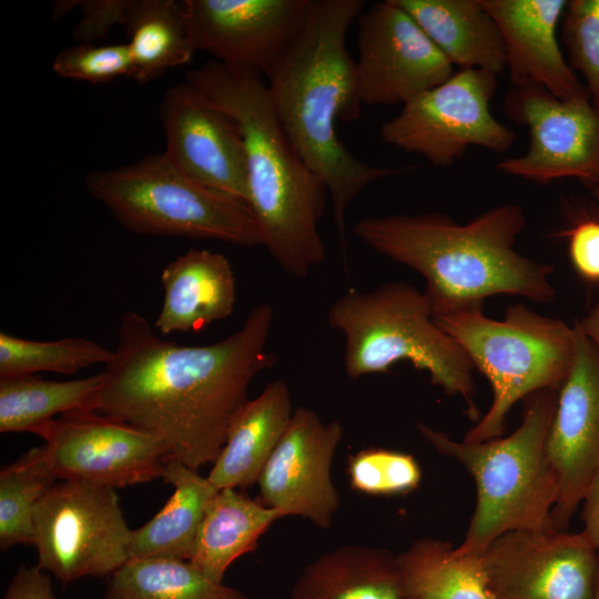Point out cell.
<instances>
[{"mask_svg": "<svg viewBox=\"0 0 599 599\" xmlns=\"http://www.w3.org/2000/svg\"><path fill=\"white\" fill-rule=\"evenodd\" d=\"M273 317L263 303L230 336L185 346L163 339L146 317L126 311L94 412L156 436L170 458L192 469L214 463L248 400L251 382L275 363L266 349Z\"/></svg>", "mask_w": 599, "mask_h": 599, "instance_id": "1", "label": "cell"}, {"mask_svg": "<svg viewBox=\"0 0 599 599\" xmlns=\"http://www.w3.org/2000/svg\"><path fill=\"white\" fill-rule=\"evenodd\" d=\"M364 4L363 0H312L301 31L266 77L285 133L327 190L345 262L349 204L370 183L406 170L357 159L336 132L337 120H357L362 113L346 35Z\"/></svg>", "mask_w": 599, "mask_h": 599, "instance_id": "2", "label": "cell"}, {"mask_svg": "<svg viewBox=\"0 0 599 599\" xmlns=\"http://www.w3.org/2000/svg\"><path fill=\"white\" fill-rule=\"evenodd\" d=\"M525 226L524 210L510 203L465 224L439 212L368 215L353 232L375 252L425 278L434 317L483 307L484 300L496 294L551 302L552 266L515 250Z\"/></svg>", "mask_w": 599, "mask_h": 599, "instance_id": "3", "label": "cell"}, {"mask_svg": "<svg viewBox=\"0 0 599 599\" xmlns=\"http://www.w3.org/2000/svg\"><path fill=\"white\" fill-rule=\"evenodd\" d=\"M185 81L238 128L247 204L263 245L287 274L307 276L326 257L318 223L328 193L285 133L264 75L210 60L189 71Z\"/></svg>", "mask_w": 599, "mask_h": 599, "instance_id": "4", "label": "cell"}, {"mask_svg": "<svg viewBox=\"0 0 599 599\" xmlns=\"http://www.w3.org/2000/svg\"><path fill=\"white\" fill-rule=\"evenodd\" d=\"M558 389H541L524 400L519 426L506 437L457 441L417 424L439 453L460 463L476 486V505L461 544V554L480 555L497 537L520 529H550L558 497V478L547 453V438Z\"/></svg>", "mask_w": 599, "mask_h": 599, "instance_id": "5", "label": "cell"}, {"mask_svg": "<svg viewBox=\"0 0 599 599\" xmlns=\"http://www.w3.org/2000/svg\"><path fill=\"white\" fill-rule=\"evenodd\" d=\"M327 321L344 335L343 363L349 378L387 373L394 364L409 362L447 395L464 397L469 415L477 417L475 368L436 324L424 292L397 281L368 292L349 288L329 307Z\"/></svg>", "mask_w": 599, "mask_h": 599, "instance_id": "6", "label": "cell"}, {"mask_svg": "<svg viewBox=\"0 0 599 599\" xmlns=\"http://www.w3.org/2000/svg\"><path fill=\"white\" fill-rule=\"evenodd\" d=\"M433 318L491 385V405L466 441L500 437L511 407L538 390L559 389L575 361V327L520 303L508 306L502 319L487 317L483 307Z\"/></svg>", "mask_w": 599, "mask_h": 599, "instance_id": "7", "label": "cell"}, {"mask_svg": "<svg viewBox=\"0 0 599 599\" xmlns=\"http://www.w3.org/2000/svg\"><path fill=\"white\" fill-rule=\"evenodd\" d=\"M84 184L133 233L215 240L244 247L263 245L246 202L194 181L164 153L91 171Z\"/></svg>", "mask_w": 599, "mask_h": 599, "instance_id": "8", "label": "cell"}, {"mask_svg": "<svg viewBox=\"0 0 599 599\" xmlns=\"http://www.w3.org/2000/svg\"><path fill=\"white\" fill-rule=\"evenodd\" d=\"M129 528L114 488L58 480L37 504V566L62 582L111 576L130 559Z\"/></svg>", "mask_w": 599, "mask_h": 599, "instance_id": "9", "label": "cell"}, {"mask_svg": "<svg viewBox=\"0 0 599 599\" xmlns=\"http://www.w3.org/2000/svg\"><path fill=\"white\" fill-rule=\"evenodd\" d=\"M496 89V74L460 69L403 105L382 125L380 138L440 167L453 165L470 146L502 153L511 148L516 134L491 113Z\"/></svg>", "mask_w": 599, "mask_h": 599, "instance_id": "10", "label": "cell"}, {"mask_svg": "<svg viewBox=\"0 0 599 599\" xmlns=\"http://www.w3.org/2000/svg\"><path fill=\"white\" fill-rule=\"evenodd\" d=\"M505 113L527 128L528 150L497 164L502 173L539 184L573 177L599 185V108L590 98L561 100L542 87L511 88Z\"/></svg>", "mask_w": 599, "mask_h": 599, "instance_id": "11", "label": "cell"}, {"mask_svg": "<svg viewBox=\"0 0 599 599\" xmlns=\"http://www.w3.org/2000/svg\"><path fill=\"white\" fill-rule=\"evenodd\" d=\"M33 434L58 480L123 488L161 478L170 457L156 436L94 410L61 415Z\"/></svg>", "mask_w": 599, "mask_h": 599, "instance_id": "12", "label": "cell"}, {"mask_svg": "<svg viewBox=\"0 0 599 599\" xmlns=\"http://www.w3.org/2000/svg\"><path fill=\"white\" fill-rule=\"evenodd\" d=\"M480 557L493 599H593L599 552L581 531H509Z\"/></svg>", "mask_w": 599, "mask_h": 599, "instance_id": "13", "label": "cell"}, {"mask_svg": "<svg viewBox=\"0 0 599 599\" xmlns=\"http://www.w3.org/2000/svg\"><path fill=\"white\" fill-rule=\"evenodd\" d=\"M355 77L363 105H405L446 81L454 65L396 2L358 17Z\"/></svg>", "mask_w": 599, "mask_h": 599, "instance_id": "14", "label": "cell"}, {"mask_svg": "<svg viewBox=\"0 0 599 599\" xmlns=\"http://www.w3.org/2000/svg\"><path fill=\"white\" fill-rule=\"evenodd\" d=\"M312 0H183L195 51L265 78L301 31Z\"/></svg>", "mask_w": 599, "mask_h": 599, "instance_id": "15", "label": "cell"}, {"mask_svg": "<svg viewBox=\"0 0 599 599\" xmlns=\"http://www.w3.org/2000/svg\"><path fill=\"white\" fill-rule=\"evenodd\" d=\"M576 329V356L558 389L547 453L558 478L554 527L566 530L599 471V349Z\"/></svg>", "mask_w": 599, "mask_h": 599, "instance_id": "16", "label": "cell"}, {"mask_svg": "<svg viewBox=\"0 0 599 599\" xmlns=\"http://www.w3.org/2000/svg\"><path fill=\"white\" fill-rule=\"evenodd\" d=\"M343 435L337 420L325 423L312 409L296 408L258 477L263 504L282 517L298 516L328 528L339 507L331 468Z\"/></svg>", "mask_w": 599, "mask_h": 599, "instance_id": "17", "label": "cell"}, {"mask_svg": "<svg viewBox=\"0 0 599 599\" xmlns=\"http://www.w3.org/2000/svg\"><path fill=\"white\" fill-rule=\"evenodd\" d=\"M159 116L166 158L194 181L247 203V173L235 122L184 81L170 87Z\"/></svg>", "mask_w": 599, "mask_h": 599, "instance_id": "18", "label": "cell"}, {"mask_svg": "<svg viewBox=\"0 0 599 599\" xmlns=\"http://www.w3.org/2000/svg\"><path fill=\"white\" fill-rule=\"evenodd\" d=\"M502 35L512 88L542 87L561 99L590 98L557 39L566 0H481Z\"/></svg>", "mask_w": 599, "mask_h": 599, "instance_id": "19", "label": "cell"}, {"mask_svg": "<svg viewBox=\"0 0 599 599\" xmlns=\"http://www.w3.org/2000/svg\"><path fill=\"white\" fill-rule=\"evenodd\" d=\"M163 303L153 327L159 334L200 331L232 315L236 280L221 253L190 248L161 272Z\"/></svg>", "mask_w": 599, "mask_h": 599, "instance_id": "20", "label": "cell"}, {"mask_svg": "<svg viewBox=\"0 0 599 599\" xmlns=\"http://www.w3.org/2000/svg\"><path fill=\"white\" fill-rule=\"evenodd\" d=\"M288 386L282 378L248 399L235 417L223 449L207 476L217 488H246L258 477L293 416Z\"/></svg>", "mask_w": 599, "mask_h": 599, "instance_id": "21", "label": "cell"}, {"mask_svg": "<svg viewBox=\"0 0 599 599\" xmlns=\"http://www.w3.org/2000/svg\"><path fill=\"white\" fill-rule=\"evenodd\" d=\"M453 64L496 75L506 68L500 30L481 0H396Z\"/></svg>", "mask_w": 599, "mask_h": 599, "instance_id": "22", "label": "cell"}, {"mask_svg": "<svg viewBox=\"0 0 599 599\" xmlns=\"http://www.w3.org/2000/svg\"><path fill=\"white\" fill-rule=\"evenodd\" d=\"M291 599H410L396 556L361 545L337 547L300 573Z\"/></svg>", "mask_w": 599, "mask_h": 599, "instance_id": "23", "label": "cell"}, {"mask_svg": "<svg viewBox=\"0 0 599 599\" xmlns=\"http://www.w3.org/2000/svg\"><path fill=\"white\" fill-rule=\"evenodd\" d=\"M161 478L174 491L151 520L133 530L130 558L189 561L209 505L220 489L197 470L170 457Z\"/></svg>", "mask_w": 599, "mask_h": 599, "instance_id": "24", "label": "cell"}, {"mask_svg": "<svg viewBox=\"0 0 599 599\" xmlns=\"http://www.w3.org/2000/svg\"><path fill=\"white\" fill-rule=\"evenodd\" d=\"M282 515L235 488L212 499L189 562L207 578L223 582L233 561L254 551L260 537Z\"/></svg>", "mask_w": 599, "mask_h": 599, "instance_id": "25", "label": "cell"}, {"mask_svg": "<svg viewBox=\"0 0 599 599\" xmlns=\"http://www.w3.org/2000/svg\"><path fill=\"white\" fill-rule=\"evenodd\" d=\"M410 599H493L480 555L423 538L396 556Z\"/></svg>", "mask_w": 599, "mask_h": 599, "instance_id": "26", "label": "cell"}, {"mask_svg": "<svg viewBox=\"0 0 599 599\" xmlns=\"http://www.w3.org/2000/svg\"><path fill=\"white\" fill-rule=\"evenodd\" d=\"M132 59L131 79L150 82L167 70L192 61L182 1L132 0L124 24Z\"/></svg>", "mask_w": 599, "mask_h": 599, "instance_id": "27", "label": "cell"}, {"mask_svg": "<svg viewBox=\"0 0 599 599\" xmlns=\"http://www.w3.org/2000/svg\"><path fill=\"white\" fill-rule=\"evenodd\" d=\"M104 382V372L72 380L0 378V433H33L57 415L94 410Z\"/></svg>", "mask_w": 599, "mask_h": 599, "instance_id": "28", "label": "cell"}, {"mask_svg": "<svg viewBox=\"0 0 599 599\" xmlns=\"http://www.w3.org/2000/svg\"><path fill=\"white\" fill-rule=\"evenodd\" d=\"M104 599H248L186 560L130 558L109 578Z\"/></svg>", "mask_w": 599, "mask_h": 599, "instance_id": "29", "label": "cell"}, {"mask_svg": "<svg viewBox=\"0 0 599 599\" xmlns=\"http://www.w3.org/2000/svg\"><path fill=\"white\" fill-rule=\"evenodd\" d=\"M58 481L43 446L34 447L0 471V549L33 544V512Z\"/></svg>", "mask_w": 599, "mask_h": 599, "instance_id": "30", "label": "cell"}, {"mask_svg": "<svg viewBox=\"0 0 599 599\" xmlns=\"http://www.w3.org/2000/svg\"><path fill=\"white\" fill-rule=\"evenodd\" d=\"M113 356L114 351L83 337L44 342L0 332V378L40 372L71 375L93 365L105 366Z\"/></svg>", "mask_w": 599, "mask_h": 599, "instance_id": "31", "label": "cell"}, {"mask_svg": "<svg viewBox=\"0 0 599 599\" xmlns=\"http://www.w3.org/2000/svg\"><path fill=\"white\" fill-rule=\"evenodd\" d=\"M347 473L353 489L372 496L405 495L422 480L417 460L407 453L367 448L348 459Z\"/></svg>", "mask_w": 599, "mask_h": 599, "instance_id": "32", "label": "cell"}, {"mask_svg": "<svg viewBox=\"0 0 599 599\" xmlns=\"http://www.w3.org/2000/svg\"><path fill=\"white\" fill-rule=\"evenodd\" d=\"M561 41L569 65L583 77L590 101L599 108V0L568 1Z\"/></svg>", "mask_w": 599, "mask_h": 599, "instance_id": "33", "label": "cell"}, {"mask_svg": "<svg viewBox=\"0 0 599 599\" xmlns=\"http://www.w3.org/2000/svg\"><path fill=\"white\" fill-rule=\"evenodd\" d=\"M54 73L64 79L104 83L132 73V59L128 43H77L61 50L52 62Z\"/></svg>", "mask_w": 599, "mask_h": 599, "instance_id": "34", "label": "cell"}, {"mask_svg": "<svg viewBox=\"0 0 599 599\" xmlns=\"http://www.w3.org/2000/svg\"><path fill=\"white\" fill-rule=\"evenodd\" d=\"M557 236L567 241L576 274L586 283L599 284V205L572 207L568 225Z\"/></svg>", "mask_w": 599, "mask_h": 599, "instance_id": "35", "label": "cell"}, {"mask_svg": "<svg viewBox=\"0 0 599 599\" xmlns=\"http://www.w3.org/2000/svg\"><path fill=\"white\" fill-rule=\"evenodd\" d=\"M132 0H82L73 29L77 43L95 44L115 26H123Z\"/></svg>", "mask_w": 599, "mask_h": 599, "instance_id": "36", "label": "cell"}, {"mask_svg": "<svg viewBox=\"0 0 599 599\" xmlns=\"http://www.w3.org/2000/svg\"><path fill=\"white\" fill-rule=\"evenodd\" d=\"M2 599H58L48 572L35 566L20 565Z\"/></svg>", "mask_w": 599, "mask_h": 599, "instance_id": "37", "label": "cell"}, {"mask_svg": "<svg viewBox=\"0 0 599 599\" xmlns=\"http://www.w3.org/2000/svg\"><path fill=\"white\" fill-rule=\"evenodd\" d=\"M582 535L599 552V471L589 484L581 500Z\"/></svg>", "mask_w": 599, "mask_h": 599, "instance_id": "38", "label": "cell"}, {"mask_svg": "<svg viewBox=\"0 0 599 599\" xmlns=\"http://www.w3.org/2000/svg\"><path fill=\"white\" fill-rule=\"evenodd\" d=\"M576 324L599 349V303Z\"/></svg>", "mask_w": 599, "mask_h": 599, "instance_id": "39", "label": "cell"}, {"mask_svg": "<svg viewBox=\"0 0 599 599\" xmlns=\"http://www.w3.org/2000/svg\"><path fill=\"white\" fill-rule=\"evenodd\" d=\"M80 1H57L52 6V20H58L63 16L68 14L74 7L79 6Z\"/></svg>", "mask_w": 599, "mask_h": 599, "instance_id": "40", "label": "cell"}, {"mask_svg": "<svg viewBox=\"0 0 599 599\" xmlns=\"http://www.w3.org/2000/svg\"><path fill=\"white\" fill-rule=\"evenodd\" d=\"M590 191H591L592 195L595 196V199L597 201H599V185H596V186L591 187Z\"/></svg>", "mask_w": 599, "mask_h": 599, "instance_id": "41", "label": "cell"}, {"mask_svg": "<svg viewBox=\"0 0 599 599\" xmlns=\"http://www.w3.org/2000/svg\"><path fill=\"white\" fill-rule=\"evenodd\" d=\"M593 599H599V569H598L597 585H596Z\"/></svg>", "mask_w": 599, "mask_h": 599, "instance_id": "42", "label": "cell"}]
</instances>
